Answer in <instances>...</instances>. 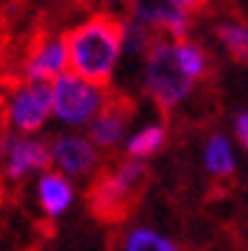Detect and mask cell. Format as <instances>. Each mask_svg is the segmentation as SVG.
<instances>
[{"mask_svg": "<svg viewBox=\"0 0 248 251\" xmlns=\"http://www.w3.org/2000/svg\"><path fill=\"white\" fill-rule=\"evenodd\" d=\"M209 73L204 48L193 39H159L142 59V90L159 109H176Z\"/></svg>", "mask_w": 248, "mask_h": 251, "instance_id": "obj_1", "label": "cell"}, {"mask_svg": "<svg viewBox=\"0 0 248 251\" xmlns=\"http://www.w3.org/2000/svg\"><path fill=\"white\" fill-rule=\"evenodd\" d=\"M70 73L106 87L125 56V20L115 14H92L64 34Z\"/></svg>", "mask_w": 248, "mask_h": 251, "instance_id": "obj_2", "label": "cell"}, {"mask_svg": "<svg viewBox=\"0 0 248 251\" xmlns=\"http://www.w3.org/2000/svg\"><path fill=\"white\" fill-rule=\"evenodd\" d=\"M148 176V165L137 159H123L112 171L100 173L87 196L89 212L106 224H120L145 193Z\"/></svg>", "mask_w": 248, "mask_h": 251, "instance_id": "obj_3", "label": "cell"}, {"mask_svg": "<svg viewBox=\"0 0 248 251\" xmlns=\"http://www.w3.org/2000/svg\"><path fill=\"white\" fill-rule=\"evenodd\" d=\"M109 100L112 98L106 87L92 84L75 73H64L53 81V117L73 131L87 128L106 109Z\"/></svg>", "mask_w": 248, "mask_h": 251, "instance_id": "obj_4", "label": "cell"}, {"mask_svg": "<svg viewBox=\"0 0 248 251\" xmlns=\"http://www.w3.org/2000/svg\"><path fill=\"white\" fill-rule=\"evenodd\" d=\"M53 115V84L20 81L6 103V123L14 134L36 137V131Z\"/></svg>", "mask_w": 248, "mask_h": 251, "instance_id": "obj_5", "label": "cell"}, {"mask_svg": "<svg viewBox=\"0 0 248 251\" xmlns=\"http://www.w3.org/2000/svg\"><path fill=\"white\" fill-rule=\"evenodd\" d=\"M0 162L3 173L11 181H23L31 173H45L50 165V143L39 137H23V134H3L0 137Z\"/></svg>", "mask_w": 248, "mask_h": 251, "instance_id": "obj_6", "label": "cell"}, {"mask_svg": "<svg viewBox=\"0 0 248 251\" xmlns=\"http://www.w3.org/2000/svg\"><path fill=\"white\" fill-rule=\"evenodd\" d=\"M50 165L67 179H87L95 176L100 168V151L92 140L81 131H67V134L53 137L50 143Z\"/></svg>", "mask_w": 248, "mask_h": 251, "instance_id": "obj_7", "label": "cell"}, {"mask_svg": "<svg viewBox=\"0 0 248 251\" xmlns=\"http://www.w3.org/2000/svg\"><path fill=\"white\" fill-rule=\"evenodd\" d=\"M131 20L145 25L159 39H187L190 14L178 11L170 0H128Z\"/></svg>", "mask_w": 248, "mask_h": 251, "instance_id": "obj_8", "label": "cell"}, {"mask_svg": "<svg viewBox=\"0 0 248 251\" xmlns=\"http://www.w3.org/2000/svg\"><path fill=\"white\" fill-rule=\"evenodd\" d=\"M64 73H70V56H67L64 36H42L23 62V81L53 84Z\"/></svg>", "mask_w": 248, "mask_h": 251, "instance_id": "obj_9", "label": "cell"}, {"mask_svg": "<svg viewBox=\"0 0 248 251\" xmlns=\"http://www.w3.org/2000/svg\"><path fill=\"white\" fill-rule=\"evenodd\" d=\"M134 106L123 98H112L106 109L87 126V137L98 151H112L128 140V123H131Z\"/></svg>", "mask_w": 248, "mask_h": 251, "instance_id": "obj_10", "label": "cell"}, {"mask_svg": "<svg viewBox=\"0 0 248 251\" xmlns=\"http://www.w3.org/2000/svg\"><path fill=\"white\" fill-rule=\"evenodd\" d=\"M75 201L73 179L62 176L59 171H45L36 176V204L48 218H62Z\"/></svg>", "mask_w": 248, "mask_h": 251, "instance_id": "obj_11", "label": "cell"}, {"mask_svg": "<svg viewBox=\"0 0 248 251\" xmlns=\"http://www.w3.org/2000/svg\"><path fill=\"white\" fill-rule=\"evenodd\" d=\"M201 159H204L206 173L215 176V179H229V176H234V171H237L234 143H231L226 134H221V131H215V134L206 137Z\"/></svg>", "mask_w": 248, "mask_h": 251, "instance_id": "obj_12", "label": "cell"}, {"mask_svg": "<svg viewBox=\"0 0 248 251\" xmlns=\"http://www.w3.org/2000/svg\"><path fill=\"white\" fill-rule=\"evenodd\" d=\"M168 143V126L162 123H148L131 131L128 140H125V159H137V162H145L156 156V153L165 148Z\"/></svg>", "mask_w": 248, "mask_h": 251, "instance_id": "obj_13", "label": "cell"}, {"mask_svg": "<svg viewBox=\"0 0 248 251\" xmlns=\"http://www.w3.org/2000/svg\"><path fill=\"white\" fill-rule=\"evenodd\" d=\"M215 36L223 45V50H229L231 59H237L240 64L248 67V25L237 23V20H223L215 28Z\"/></svg>", "mask_w": 248, "mask_h": 251, "instance_id": "obj_14", "label": "cell"}, {"mask_svg": "<svg viewBox=\"0 0 248 251\" xmlns=\"http://www.w3.org/2000/svg\"><path fill=\"white\" fill-rule=\"evenodd\" d=\"M123 251H181L178 243H173L170 237L153 232L148 226H137L128 229L123 234Z\"/></svg>", "mask_w": 248, "mask_h": 251, "instance_id": "obj_15", "label": "cell"}, {"mask_svg": "<svg viewBox=\"0 0 248 251\" xmlns=\"http://www.w3.org/2000/svg\"><path fill=\"white\" fill-rule=\"evenodd\" d=\"M156 42H159V36L153 34V31H148L145 25L134 23V20H125V53L142 56V59H145L148 50H151Z\"/></svg>", "mask_w": 248, "mask_h": 251, "instance_id": "obj_16", "label": "cell"}, {"mask_svg": "<svg viewBox=\"0 0 248 251\" xmlns=\"http://www.w3.org/2000/svg\"><path fill=\"white\" fill-rule=\"evenodd\" d=\"M234 140L243 145V151H248V109L234 115Z\"/></svg>", "mask_w": 248, "mask_h": 251, "instance_id": "obj_17", "label": "cell"}, {"mask_svg": "<svg viewBox=\"0 0 248 251\" xmlns=\"http://www.w3.org/2000/svg\"><path fill=\"white\" fill-rule=\"evenodd\" d=\"M170 3H173L178 11H184V14H193V11H198L201 6H204L206 0H170Z\"/></svg>", "mask_w": 248, "mask_h": 251, "instance_id": "obj_18", "label": "cell"}]
</instances>
